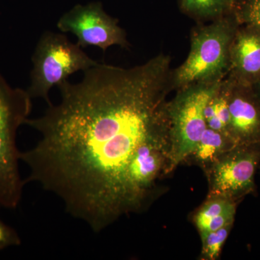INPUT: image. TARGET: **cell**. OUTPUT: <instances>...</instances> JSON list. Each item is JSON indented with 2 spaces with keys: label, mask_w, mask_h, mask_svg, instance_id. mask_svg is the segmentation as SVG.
I'll return each mask as SVG.
<instances>
[{
  "label": "cell",
  "mask_w": 260,
  "mask_h": 260,
  "mask_svg": "<svg viewBox=\"0 0 260 260\" xmlns=\"http://www.w3.org/2000/svg\"><path fill=\"white\" fill-rule=\"evenodd\" d=\"M77 83L58 86L60 102L25 125L40 134L20 152L38 183L95 233L129 215L133 164L155 145L171 144V57L159 54L134 68L100 63Z\"/></svg>",
  "instance_id": "obj_1"
},
{
  "label": "cell",
  "mask_w": 260,
  "mask_h": 260,
  "mask_svg": "<svg viewBox=\"0 0 260 260\" xmlns=\"http://www.w3.org/2000/svg\"><path fill=\"white\" fill-rule=\"evenodd\" d=\"M239 25L232 12L193 29L189 55L182 64L172 70L173 89L224 79L229 72L231 44Z\"/></svg>",
  "instance_id": "obj_2"
},
{
  "label": "cell",
  "mask_w": 260,
  "mask_h": 260,
  "mask_svg": "<svg viewBox=\"0 0 260 260\" xmlns=\"http://www.w3.org/2000/svg\"><path fill=\"white\" fill-rule=\"evenodd\" d=\"M31 97L26 90L10 86L0 73V206L15 209L25 182L19 171L17 133L31 112Z\"/></svg>",
  "instance_id": "obj_3"
},
{
  "label": "cell",
  "mask_w": 260,
  "mask_h": 260,
  "mask_svg": "<svg viewBox=\"0 0 260 260\" xmlns=\"http://www.w3.org/2000/svg\"><path fill=\"white\" fill-rule=\"evenodd\" d=\"M30 84L27 92L31 99H42L52 104L49 92L68 80L77 72L98 66L78 44H73L62 34L45 31L38 42L32 56Z\"/></svg>",
  "instance_id": "obj_4"
},
{
  "label": "cell",
  "mask_w": 260,
  "mask_h": 260,
  "mask_svg": "<svg viewBox=\"0 0 260 260\" xmlns=\"http://www.w3.org/2000/svg\"><path fill=\"white\" fill-rule=\"evenodd\" d=\"M220 81L184 87L169 101L172 172L186 161L206 129L205 107Z\"/></svg>",
  "instance_id": "obj_5"
},
{
  "label": "cell",
  "mask_w": 260,
  "mask_h": 260,
  "mask_svg": "<svg viewBox=\"0 0 260 260\" xmlns=\"http://www.w3.org/2000/svg\"><path fill=\"white\" fill-rule=\"evenodd\" d=\"M260 167V143L238 145L225 152L205 172L208 194L237 203L255 192V176Z\"/></svg>",
  "instance_id": "obj_6"
},
{
  "label": "cell",
  "mask_w": 260,
  "mask_h": 260,
  "mask_svg": "<svg viewBox=\"0 0 260 260\" xmlns=\"http://www.w3.org/2000/svg\"><path fill=\"white\" fill-rule=\"evenodd\" d=\"M56 26L62 32L75 35L82 48L95 47L105 51L112 46L129 47L124 29L99 3L76 5L59 18Z\"/></svg>",
  "instance_id": "obj_7"
},
{
  "label": "cell",
  "mask_w": 260,
  "mask_h": 260,
  "mask_svg": "<svg viewBox=\"0 0 260 260\" xmlns=\"http://www.w3.org/2000/svg\"><path fill=\"white\" fill-rule=\"evenodd\" d=\"M227 78V77H226ZM231 138L237 145L260 143V100L252 85L229 79Z\"/></svg>",
  "instance_id": "obj_8"
},
{
  "label": "cell",
  "mask_w": 260,
  "mask_h": 260,
  "mask_svg": "<svg viewBox=\"0 0 260 260\" xmlns=\"http://www.w3.org/2000/svg\"><path fill=\"white\" fill-rule=\"evenodd\" d=\"M227 78L237 83L254 85L260 80V31L250 25H240L229 52Z\"/></svg>",
  "instance_id": "obj_9"
},
{
  "label": "cell",
  "mask_w": 260,
  "mask_h": 260,
  "mask_svg": "<svg viewBox=\"0 0 260 260\" xmlns=\"http://www.w3.org/2000/svg\"><path fill=\"white\" fill-rule=\"evenodd\" d=\"M236 145H238L230 137L207 127L186 161L198 166L205 173L222 155Z\"/></svg>",
  "instance_id": "obj_10"
},
{
  "label": "cell",
  "mask_w": 260,
  "mask_h": 260,
  "mask_svg": "<svg viewBox=\"0 0 260 260\" xmlns=\"http://www.w3.org/2000/svg\"><path fill=\"white\" fill-rule=\"evenodd\" d=\"M230 88V81L225 77L208 99L204 109V118L207 127L231 138L229 133Z\"/></svg>",
  "instance_id": "obj_11"
},
{
  "label": "cell",
  "mask_w": 260,
  "mask_h": 260,
  "mask_svg": "<svg viewBox=\"0 0 260 260\" xmlns=\"http://www.w3.org/2000/svg\"><path fill=\"white\" fill-rule=\"evenodd\" d=\"M237 0H179L184 14L198 21H213L230 14Z\"/></svg>",
  "instance_id": "obj_12"
},
{
  "label": "cell",
  "mask_w": 260,
  "mask_h": 260,
  "mask_svg": "<svg viewBox=\"0 0 260 260\" xmlns=\"http://www.w3.org/2000/svg\"><path fill=\"white\" fill-rule=\"evenodd\" d=\"M239 203L219 195L208 194L207 199L193 215V223L199 234H202L213 219L229 212L237 211Z\"/></svg>",
  "instance_id": "obj_13"
},
{
  "label": "cell",
  "mask_w": 260,
  "mask_h": 260,
  "mask_svg": "<svg viewBox=\"0 0 260 260\" xmlns=\"http://www.w3.org/2000/svg\"><path fill=\"white\" fill-rule=\"evenodd\" d=\"M234 224L221 228L218 230L204 233L200 236L202 242L200 259L216 260L220 257L222 249L232 232Z\"/></svg>",
  "instance_id": "obj_14"
},
{
  "label": "cell",
  "mask_w": 260,
  "mask_h": 260,
  "mask_svg": "<svg viewBox=\"0 0 260 260\" xmlns=\"http://www.w3.org/2000/svg\"><path fill=\"white\" fill-rule=\"evenodd\" d=\"M233 13L240 25H250L260 31V0H237Z\"/></svg>",
  "instance_id": "obj_15"
},
{
  "label": "cell",
  "mask_w": 260,
  "mask_h": 260,
  "mask_svg": "<svg viewBox=\"0 0 260 260\" xmlns=\"http://www.w3.org/2000/svg\"><path fill=\"white\" fill-rule=\"evenodd\" d=\"M20 244L21 239L16 231L0 219V251L10 246L20 245Z\"/></svg>",
  "instance_id": "obj_16"
},
{
  "label": "cell",
  "mask_w": 260,
  "mask_h": 260,
  "mask_svg": "<svg viewBox=\"0 0 260 260\" xmlns=\"http://www.w3.org/2000/svg\"><path fill=\"white\" fill-rule=\"evenodd\" d=\"M253 88H254V90H255L256 95L259 97L260 100V80L253 85Z\"/></svg>",
  "instance_id": "obj_17"
}]
</instances>
